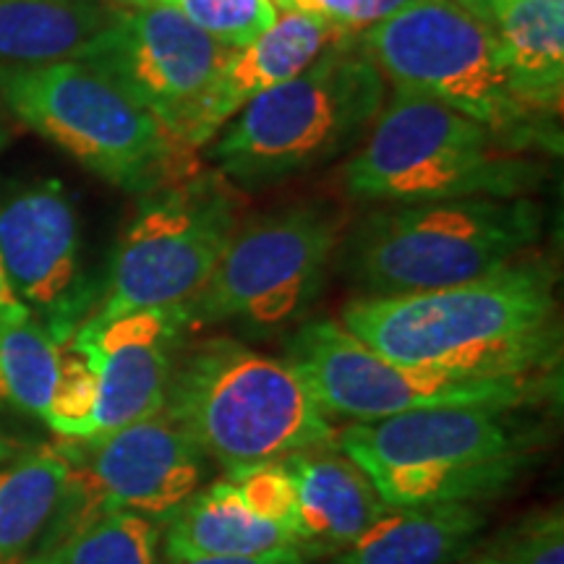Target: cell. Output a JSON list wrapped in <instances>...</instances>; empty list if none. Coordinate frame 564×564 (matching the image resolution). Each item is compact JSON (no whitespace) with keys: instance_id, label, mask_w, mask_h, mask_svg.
<instances>
[{"instance_id":"cell-19","label":"cell","mask_w":564,"mask_h":564,"mask_svg":"<svg viewBox=\"0 0 564 564\" xmlns=\"http://www.w3.org/2000/svg\"><path fill=\"white\" fill-rule=\"evenodd\" d=\"M478 505H387L333 564H453L484 531Z\"/></svg>"},{"instance_id":"cell-26","label":"cell","mask_w":564,"mask_h":564,"mask_svg":"<svg viewBox=\"0 0 564 564\" xmlns=\"http://www.w3.org/2000/svg\"><path fill=\"white\" fill-rule=\"evenodd\" d=\"M165 6L228 51L249 45L280 17L270 0H121V9Z\"/></svg>"},{"instance_id":"cell-16","label":"cell","mask_w":564,"mask_h":564,"mask_svg":"<svg viewBox=\"0 0 564 564\" xmlns=\"http://www.w3.org/2000/svg\"><path fill=\"white\" fill-rule=\"evenodd\" d=\"M348 37L350 32L306 13H282L264 34L238 51H230L204 97L188 147L196 150L209 144L217 131L251 100L295 79Z\"/></svg>"},{"instance_id":"cell-31","label":"cell","mask_w":564,"mask_h":564,"mask_svg":"<svg viewBox=\"0 0 564 564\" xmlns=\"http://www.w3.org/2000/svg\"><path fill=\"white\" fill-rule=\"evenodd\" d=\"M30 314L24 306H21L17 295H13L9 280H6L3 264H0V319H13V316Z\"/></svg>"},{"instance_id":"cell-25","label":"cell","mask_w":564,"mask_h":564,"mask_svg":"<svg viewBox=\"0 0 564 564\" xmlns=\"http://www.w3.org/2000/svg\"><path fill=\"white\" fill-rule=\"evenodd\" d=\"M453 564H564L562 507L525 512L489 539H476Z\"/></svg>"},{"instance_id":"cell-29","label":"cell","mask_w":564,"mask_h":564,"mask_svg":"<svg viewBox=\"0 0 564 564\" xmlns=\"http://www.w3.org/2000/svg\"><path fill=\"white\" fill-rule=\"evenodd\" d=\"M165 564H308V556H303L295 549H282L270 554H251V556H202V560H181Z\"/></svg>"},{"instance_id":"cell-32","label":"cell","mask_w":564,"mask_h":564,"mask_svg":"<svg viewBox=\"0 0 564 564\" xmlns=\"http://www.w3.org/2000/svg\"><path fill=\"white\" fill-rule=\"evenodd\" d=\"M491 3H494V0H460V9L476 13V17H481V19L489 21Z\"/></svg>"},{"instance_id":"cell-28","label":"cell","mask_w":564,"mask_h":564,"mask_svg":"<svg viewBox=\"0 0 564 564\" xmlns=\"http://www.w3.org/2000/svg\"><path fill=\"white\" fill-rule=\"evenodd\" d=\"M366 0H285L282 13H306L324 24L356 34L364 24Z\"/></svg>"},{"instance_id":"cell-5","label":"cell","mask_w":564,"mask_h":564,"mask_svg":"<svg viewBox=\"0 0 564 564\" xmlns=\"http://www.w3.org/2000/svg\"><path fill=\"white\" fill-rule=\"evenodd\" d=\"M541 225V207L528 196L387 204L350 230L340 262L364 295L429 293L518 262Z\"/></svg>"},{"instance_id":"cell-34","label":"cell","mask_w":564,"mask_h":564,"mask_svg":"<svg viewBox=\"0 0 564 564\" xmlns=\"http://www.w3.org/2000/svg\"><path fill=\"white\" fill-rule=\"evenodd\" d=\"M13 453H17V444H13L6 434H0V463L9 460Z\"/></svg>"},{"instance_id":"cell-15","label":"cell","mask_w":564,"mask_h":564,"mask_svg":"<svg viewBox=\"0 0 564 564\" xmlns=\"http://www.w3.org/2000/svg\"><path fill=\"white\" fill-rule=\"evenodd\" d=\"M186 329H192L186 308H150L102 322L84 319L74 329L63 345L79 352L95 377L91 436L144 421L165 408Z\"/></svg>"},{"instance_id":"cell-22","label":"cell","mask_w":564,"mask_h":564,"mask_svg":"<svg viewBox=\"0 0 564 564\" xmlns=\"http://www.w3.org/2000/svg\"><path fill=\"white\" fill-rule=\"evenodd\" d=\"M70 465L58 444L0 470V564L17 560L53 523L68 491Z\"/></svg>"},{"instance_id":"cell-3","label":"cell","mask_w":564,"mask_h":564,"mask_svg":"<svg viewBox=\"0 0 564 564\" xmlns=\"http://www.w3.org/2000/svg\"><path fill=\"white\" fill-rule=\"evenodd\" d=\"M541 181L544 167L523 150L411 89H392L343 171L345 192L373 204L518 199Z\"/></svg>"},{"instance_id":"cell-1","label":"cell","mask_w":564,"mask_h":564,"mask_svg":"<svg viewBox=\"0 0 564 564\" xmlns=\"http://www.w3.org/2000/svg\"><path fill=\"white\" fill-rule=\"evenodd\" d=\"M556 272L518 259L486 278L411 295H361L340 324L392 361L453 377H554L562 356Z\"/></svg>"},{"instance_id":"cell-10","label":"cell","mask_w":564,"mask_h":564,"mask_svg":"<svg viewBox=\"0 0 564 564\" xmlns=\"http://www.w3.org/2000/svg\"><path fill=\"white\" fill-rule=\"evenodd\" d=\"M285 361L299 371L329 419H350V423L432 408L518 411L554 390L552 377H453L398 364L358 340L340 319L303 324L288 343Z\"/></svg>"},{"instance_id":"cell-11","label":"cell","mask_w":564,"mask_h":564,"mask_svg":"<svg viewBox=\"0 0 564 564\" xmlns=\"http://www.w3.org/2000/svg\"><path fill=\"white\" fill-rule=\"evenodd\" d=\"M337 246L340 220L324 204H291L238 225L207 285L186 306L188 327H288L316 301Z\"/></svg>"},{"instance_id":"cell-7","label":"cell","mask_w":564,"mask_h":564,"mask_svg":"<svg viewBox=\"0 0 564 564\" xmlns=\"http://www.w3.org/2000/svg\"><path fill=\"white\" fill-rule=\"evenodd\" d=\"M0 102L110 186L152 194L196 173L192 150L82 61L6 66Z\"/></svg>"},{"instance_id":"cell-35","label":"cell","mask_w":564,"mask_h":564,"mask_svg":"<svg viewBox=\"0 0 564 564\" xmlns=\"http://www.w3.org/2000/svg\"><path fill=\"white\" fill-rule=\"evenodd\" d=\"M9 144V133H6V129H3V123H0V150H3V147Z\"/></svg>"},{"instance_id":"cell-27","label":"cell","mask_w":564,"mask_h":564,"mask_svg":"<svg viewBox=\"0 0 564 564\" xmlns=\"http://www.w3.org/2000/svg\"><path fill=\"white\" fill-rule=\"evenodd\" d=\"M225 476L236 484L243 502L249 505L259 518L285 528V531H291L295 535V541H299V502H295V486L291 474H288L285 463L274 460L251 465V468L230 470V474Z\"/></svg>"},{"instance_id":"cell-18","label":"cell","mask_w":564,"mask_h":564,"mask_svg":"<svg viewBox=\"0 0 564 564\" xmlns=\"http://www.w3.org/2000/svg\"><path fill=\"white\" fill-rule=\"evenodd\" d=\"M165 562L202 556H251L282 549L301 552L291 531L259 518L228 476L202 486L162 528Z\"/></svg>"},{"instance_id":"cell-6","label":"cell","mask_w":564,"mask_h":564,"mask_svg":"<svg viewBox=\"0 0 564 564\" xmlns=\"http://www.w3.org/2000/svg\"><path fill=\"white\" fill-rule=\"evenodd\" d=\"M505 408H432L350 423L337 447L392 507L484 502L518 481L531 436Z\"/></svg>"},{"instance_id":"cell-4","label":"cell","mask_w":564,"mask_h":564,"mask_svg":"<svg viewBox=\"0 0 564 564\" xmlns=\"http://www.w3.org/2000/svg\"><path fill=\"white\" fill-rule=\"evenodd\" d=\"M387 82L356 34L232 116L212 139L217 173L238 188H264L329 165L369 137Z\"/></svg>"},{"instance_id":"cell-14","label":"cell","mask_w":564,"mask_h":564,"mask_svg":"<svg viewBox=\"0 0 564 564\" xmlns=\"http://www.w3.org/2000/svg\"><path fill=\"white\" fill-rule=\"evenodd\" d=\"M0 264L21 306L61 345L95 308L79 215L58 181L34 183L0 204Z\"/></svg>"},{"instance_id":"cell-33","label":"cell","mask_w":564,"mask_h":564,"mask_svg":"<svg viewBox=\"0 0 564 564\" xmlns=\"http://www.w3.org/2000/svg\"><path fill=\"white\" fill-rule=\"evenodd\" d=\"M21 564H61V560H58V554L53 552V549H40V552L34 554L32 560H26Z\"/></svg>"},{"instance_id":"cell-12","label":"cell","mask_w":564,"mask_h":564,"mask_svg":"<svg viewBox=\"0 0 564 564\" xmlns=\"http://www.w3.org/2000/svg\"><path fill=\"white\" fill-rule=\"evenodd\" d=\"M70 478L55 523L63 535L91 514L126 510L165 525L207 476V457L165 411L89 440H63Z\"/></svg>"},{"instance_id":"cell-2","label":"cell","mask_w":564,"mask_h":564,"mask_svg":"<svg viewBox=\"0 0 564 564\" xmlns=\"http://www.w3.org/2000/svg\"><path fill=\"white\" fill-rule=\"evenodd\" d=\"M162 411L225 474L337 442L333 419L299 371L236 337L178 350Z\"/></svg>"},{"instance_id":"cell-21","label":"cell","mask_w":564,"mask_h":564,"mask_svg":"<svg viewBox=\"0 0 564 564\" xmlns=\"http://www.w3.org/2000/svg\"><path fill=\"white\" fill-rule=\"evenodd\" d=\"M116 11L105 0H0V63L76 61Z\"/></svg>"},{"instance_id":"cell-20","label":"cell","mask_w":564,"mask_h":564,"mask_svg":"<svg viewBox=\"0 0 564 564\" xmlns=\"http://www.w3.org/2000/svg\"><path fill=\"white\" fill-rule=\"evenodd\" d=\"M489 21L518 97L539 118H552L564 89V0H494Z\"/></svg>"},{"instance_id":"cell-23","label":"cell","mask_w":564,"mask_h":564,"mask_svg":"<svg viewBox=\"0 0 564 564\" xmlns=\"http://www.w3.org/2000/svg\"><path fill=\"white\" fill-rule=\"evenodd\" d=\"M63 345L32 314L0 319V405L47 419L61 379Z\"/></svg>"},{"instance_id":"cell-8","label":"cell","mask_w":564,"mask_h":564,"mask_svg":"<svg viewBox=\"0 0 564 564\" xmlns=\"http://www.w3.org/2000/svg\"><path fill=\"white\" fill-rule=\"evenodd\" d=\"M392 89H411L491 129L518 150L541 141V118L523 105L491 21L449 0H419L356 32Z\"/></svg>"},{"instance_id":"cell-24","label":"cell","mask_w":564,"mask_h":564,"mask_svg":"<svg viewBox=\"0 0 564 564\" xmlns=\"http://www.w3.org/2000/svg\"><path fill=\"white\" fill-rule=\"evenodd\" d=\"M162 525L144 514L110 510L91 514L51 546L61 564H160Z\"/></svg>"},{"instance_id":"cell-36","label":"cell","mask_w":564,"mask_h":564,"mask_svg":"<svg viewBox=\"0 0 564 564\" xmlns=\"http://www.w3.org/2000/svg\"><path fill=\"white\" fill-rule=\"evenodd\" d=\"M270 3H272L278 11H282V6H285V0H270Z\"/></svg>"},{"instance_id":"cell-13","label":"cell","mask_w":564,"mask_h":564,"mask_svg":"<svg viewBox=\"0 0 564 564\" xmlns=\"http://www.w3.org/2000/svg\"><path fill=\"white\" fill-rule=\"evenodd\" d=\"M230 51L165 6L118 9L79 53L139 108L188 147L196 116Z\"/></svg>"},{"instance_id":"cell-30","label":"cell","mask_w":564,"mask_h":564,"mask_svg":"<svg viewBox=\"0 0 564 564\" xmlns=\"http://www.w3.org/2000/svg\"><path fill=\"white\" fill-rule=\"evenodd\" d=\"M419 3V0H366V9H364V24L361 30L366 26L377 24V21H382L387 17H392V13L408 9V6ZM449 3H457V0H449ZM358 30V32H361Z\"/></svg>"},{"instance_id":"cell-9","label":"cell","mask_w":564,"mask_h":564,"mask_svg":"<svg viewBox=\"0 0 564 564\" xmlns=\"http://www.w3.org/2000/svg\"><path fill=\"white\" fill-rule=\"evenodd\" d=\"M236 228L238 194L220 173H194L147 194L126 225L87 319L186 308L207 285Z\"/></svg>"},{"instance_id":"cell-37","label":"cell","mask_w":564,"mask_h":564,"mask_svg":"<svg viewBox=\"0 0 564 564\" xmlns=\"http://www.w3.org/2000/svg\"><path fill=\"white\" fill-rule=\"evenodd\" d=\"M105 3H112V6H118V9H121V0H105Z\"/></svg>"},{"instance_id":"cell-17","label":"cell","mask_w":564,"mask_h":564,"mask_svg":"<svg viewBox=\"0 0 564 564\" xmlns=\"http://www.w3.org/2000/svg\"><path fill=\"white\" fill-rule=\"evenodd\" d=\"M299 502L303 556L340 554L384 512L369 476L337 444L285 457Z\"/></svg>"}]
</instances>
